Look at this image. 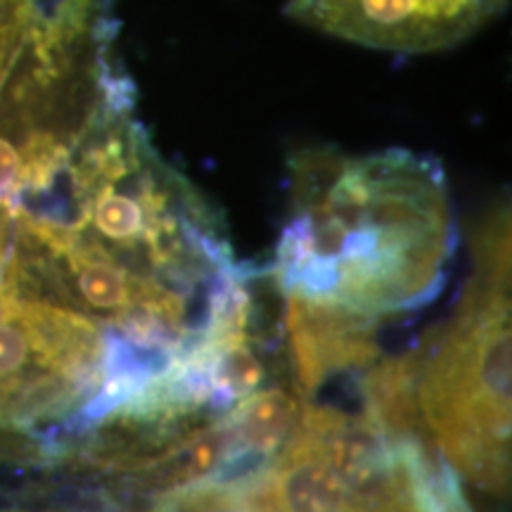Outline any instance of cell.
Returning <instances> with one entry per match:
<instances>
[{
  "mask_svg": "<svg viewBox=\"0 0 512 512\" xmlns=\"http://www.w3.org/2000/svg\"><path fill=\"white\" fill-rule=\"evenodd\" d=\"M508 0H287V17L361 48L427 55L456 48L496 19Z\"/></svg>",
  "mask_w": 512,
  "mask_h": 512,
  "instance_id": "obj_3",
  "label": "cell"
},
{
  "mask_svg": "<svg viewBox=\"0 0 512 512\" xmlns=\"http://www.w3.org/2000/svg\"><path fill=\"white\" fill-rule=\"evenodd\" d=\"M290 216L271 275L287 342L375 339L444 292L458 249L446 174L432 155L292 157Z\"/></svg>",
  "mask_w": 512,
  "mask_h": 512,
  "instance_id": "obj_1",
  "label": "cell"
},
{
  "mask_svg": "<svg viewBox=\"0 0 512 512\" xmlns=\"http://www.w3.org/2000/svg\"><path fill=\"white\" fill-rule=\"evenodd\" d=\"M117 512H238L226 505L211 501L209 496L197 494V491H183V494H169L155 501L143 503L138 510H117Z\"/></svg>",
  "mask_w": 512,
  "mask_h": 512,
  "instance_id": "obj_4",
  "label": "cell"
},
{
  "mask_svg": "<svg viewBox=\"0 0 512 512\" xmlns=\"http://www.w3.org/2000/svg\"><path fill=\"white\" fill-rule=\"evenodd\" d=\"M510 214L498 209L475 242V268L444 325L413 356V403L439 456L463 482L510 489Z\"/></svg>",
  "mask_w": 512,
  "mask_h": 512,
  "instance_id": "obj_2",
  "label": "cell"
}]
</instances>
